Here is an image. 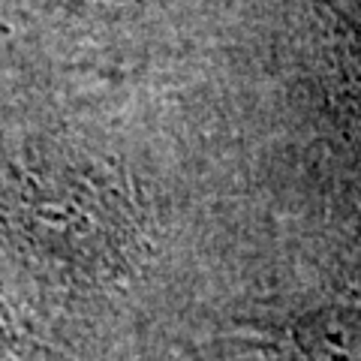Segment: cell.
Instances as JSON below:
<instances>
[{"label": "cell", "instance_id": "6da1fadb", "mask_svg": "<svg viewBox=\"0 0 361 361\" xmlns=\"http://www.w3.org/2000/svg\"><path fill=\"white\" fill-rule=\"evenodd\" d=\"M274 361H361V295H341L259 329Z\"/></svg>", "mask_w": 361, "mask_h": 361}]
</instances>
